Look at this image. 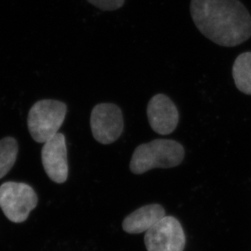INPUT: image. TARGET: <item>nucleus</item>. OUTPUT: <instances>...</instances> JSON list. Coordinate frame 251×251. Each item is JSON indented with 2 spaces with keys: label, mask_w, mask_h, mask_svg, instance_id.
I'll return each mask as SVG.
<instances>
[{
  "label": "nucleus",
  "mask_w": 251,
  "mask_h": 251,
  "mask_svg": "<svg viewBox=\"0 0 251 251\" xmlns=\"http://www.w3.org/2000/svg\"><path fill=\"white\" fill-rule=\"evenodd\" d=\"M42 162L50 180L58 184L65 182L69 176L66 141L64 134L58 133L44 143Z\"/></svg>",
  "instance_id": "nucleus-7"
},
{
  "label": "nucleus",
  "mask_w": 251,
  "mask_h": 251,
  "mask_svg": "<svg viewBox=\"0 0 251 251\" xmlns=\"http://www.w3.org/2000/svg\"><path fill=\"white\" fill-rule=\"evenodd\" d=\"M165 210L159 204H150L142 206L124 220L123 229L130 234L147 232L164 218Z\"/></svg>",
  "instance_id": "nucleus-9"
},
{
  "label": "nucleus",
  "mask_w": 251,
  "mask_h": 251,
  "mask_svg": "<svg viewBox=\"0 0 251 251\" xmlns=\"http://www.w3.org/2000/svg\"><path fill=\"white\" fill-rule=\"evenodd\" d=\"M232 76L237 89L245 95H251V51L242 53L235 59Z\"/></svg>",
  "instance_id": "nucleus-10"
},
{
  "label": "nucleus",
  "mask_w": 251,
  "mask_h": 251,
  "mask_svg": "<svg viewBox=\"0 0 251 251\" xmlns=\"http://www.w3.org/2000/svg\"><path fill=\"white\" fill-rule=\"evenodd\" d=\"M185 157V150L179 142L168 139H156L140 145L133 152L130 170L142 174L154 168L178 166Z\"/></svg>",
  "instance_id": "nucleus-2"
},
{
  "label": "nucleus",
  "mask_w": 251,
  "mask_h": 251,
  "mask_svg": "<svg viewBox=\"0 0 251 251\" xmlns=\"http://www.w3.org/2000/svg\"><path fill=\"white\" fill-rule=\"evenodd\" d=\"M148 251H183L185 235L182 226L173 216H164L145 235Z\"/></svg>",
  "instance_id": "nucleus-6"
},
{
  "label": "nucleus",
  "mask_w": 251,
  "mask_h": 251,
  "mask_svg": "<svg viewBox=\"0 0 251 251\" xmlns=\"http://www.w3.org/2000/svg\"><path fill=\"white\" fill-rule=\"evenodd\" d=\"M66 113V104L58 100H43L35 102L27 119L31 137L38 143L48 142L58 133Z\"/></svg>",
  "instance_id": "nucleus-3"
},
{
  "label": "nucleus",
  "mask_w": 251,
  "mask_h": 251,
  "mask_svg": "<svg viewBox=\"0 0 251 251\" xmlns=\"http://www.w3.org/2000/svg\"><path fill=\"white\" fill-rule=\"evenodd\" d=\"M88 2L103 11H114L123 6L125 0H87Z\"/></svg>",
  "instance_id": "nucleus-12"
},
{
  "label": "nucleus",
  "mask_w": 251,
  "mask_h": 251,
  "mask_svg": "<svg viewBox=\"0 0 251 251\" xmlns=\"http://www.w3.org/2000/svg\"><path fill=\"white\" fill-rule=\"evenodd\" d=\"M38 204V196L25 183L8 181L0 185V208L13 223H22Z\"/></svg>",
  "instance_id": "nucleus-4"
},
{
  "label": "nucleus",
  "mask_w": 251,
  "mask_h": 251,
  "mask_svg": "<svg viewBox=\"0 0 251 251\" xmlns=\"http://www.w3.org/2000/svg\"><path fill=\"white\" fill-rule=\"evenodd\" d=\"M18 154L17 140L7 137L0 140V179L4 177L14 166Z\"/></svg>",
  "instance_id": "nucleus-11"
},
{
  "label": "nucleus",
  "mask_w": 251,
  "mask_h": 251,
  "mask_svg": "<svg viewBox=\"0 0 251 251\" xmlns=\"http://www.w3.org/2000/svg\"><path fill=\"white\" fill-rule=\"evenodd\" d=\"M147 117L150 126L155 133L168 135L177 126L179 112L170 98L164 94H158L148 102Z\"/></svg>",
  "instance_id": "nucleus-8"
},
{
  "label": "nucleus",
  "mask_w": 251,
  "mask_h": 251,
  "mask_svg": "<svg viewBox=\"0 0 251 251\" xmlns=\"http://www.w3.org/2000/svg\"><path fill=\"white\" fill-rule=\"evenodd\" d=\"M190 14L209 40L233 48L251 37V16L239 0H191Z\"/></svg>",
  "instance_id": "nucleus-1"
},
{
  "label": "nucleus",
  "mask_w": 251,
  "mask_h": 251,
  "mask_svg": "<svg viewBox=\"0 0 251 251\" xmlns=\"http://www.w3.org/2000/svg\"><path fill=\"white\" fill-rule=\"evenodd\" d=\"M90 127L94 138L101 144L116 142L123 133L124 118L121 108L107 102L96 105L90 116Z\"/></svg>",
  "instance_id": "nucleus-5"
}]
</instances>
